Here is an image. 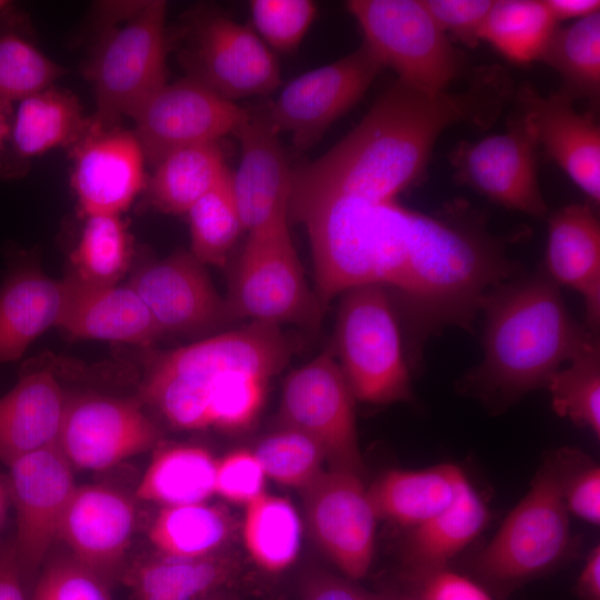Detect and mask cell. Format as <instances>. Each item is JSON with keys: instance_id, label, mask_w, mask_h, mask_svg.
Segmentation results:
<instances>
[{"instance_id": "6da1fadb", "label": "cell", "mask_w": 600, "mask_h": 600, "mask_svg": "<svg viewBox=\"0 0 600 600\" xmlns=\"http://www.w3.org/2000/svg\"><path fill=\"white\" fill-rule=\"evenodd\" d=\"M290 219L307 230L323 312L349 289L383 288L399 316L410 369L446 329L473 331L487 296L522 274L507 238L463 204L430 214L398 197L332 194L291 202Z\"/></svg>"}, {"instance_id": "7a4b0ae2", "label": "cell", "mask_w": 600, "mask_h": 600, "mask_svg": "<svg viewBox=\"0 0 600 600\" xmlns=\"http://www.w3.org/2000/svg\"><path fill=\"white\" fill-rule=\"evenodd\" d=\"M513 96L499 68L479 70L461 92H424L399 80L320 158L292 168L290 202L341 194L398 197L423 174L440 134L457 123L491 126Z\"/></svg>"}, {"instance_id": "3957f363", "label": "cell", "mask_w": 600, "mask_h": 600, "mask_svg": "<svg viewBox=\"0 0 600 600\" xmlns=\"http://www.w3.org/2000/svg\"><path fill=\"white\" fill-rule=\"evenodd\" d=\"M481 313L482 359L459 380V389L494 412L547 387L563 363L599 340L571 316L543 268L496 287Z\"/></svg>"}, {"instance_id": "277c9868", "label": "cell", "mask_w": 600, "mask_h": 600, "mask_svg": "<svg viewBox=\"0 0 600 600\" xmlns=\"http://www.w3.org/2000/svg\"><path fill=\"white\" fill-rule=\"evenodd\" d=\"M291 342L279 326L249 324L154 354L147 366L140 400L173 428H209L208 387L226 372L270 380L288 363Z\"/></svg>"}, {"instance_id": "5b68a950", "label": "cell", "mask_w": 600, "mask_h": 600, "mask_svg": "<svg viewBox=\"0 0 600 600\" xmlns=\"http://www.w3.org/2000/svg\"><path fill=\"white\" fill-rule=\"evenodd\" d=\"M584 453L561 448L544 456L531 487L474 559L476 572L502 590L556 568L571 547L563 484Z\"/></svg>"}, {"instance_id": "8992f818", "label": "cell", "mask_w": 600, "mask_h": 600, "mask_svg": "<svg viewBox=\"0 0 600 600\" xmlns=\"http://www.w3.org/2000/svg\"><path fill=\"white\" fill-rule=\"evenodd\" d=\"M331 351L356 401L413 399L401 323L383 288L361 286L340 296Z\"/></svg>"}, {"instance_id": "52a82bcc", "label": "cell", "mask_w": 600, "mask_h": 600, "mask_svg": "<svg viewBox=\"0 0 600 600\" xmlns=\"http://www.w3.org/2000/svg\"><path fill=\"white\" fill-rule=\"evenodd\" d=\"M166 11L164 1H143L119 26L103 32L87 70L97 121L119 124L122 117L133 119L168 83Z\"/></svg>"}, {"instance_id": "ba28073f", "label": "cell", "mask_w": 600, "mask_h": 600, "mask_svg": "<svg viewBox=\"0 0 600 600\" xmlns=\"http://www.w3.org/2000/svg\"><path fill=\"white\" fill-rule=\"evenodd\" d=\"M346 8L360 26L363 43L400 82L443 92L461 73L462 53L422 0H350Z\"/></svg>"}, {"instance_id": "9c48e42d", "label": "cell", "mask_w": 600, "mask_h": 600, "mask_svg": "<svg viewBox=\"0 0 600 600\" xmlns=\"http://www.w3.org/2000/svg\"><path fill=\"white\" fill-rule=\"evenodd\" d=\"M226 299L234 319L318 324L323 310L307 283L289 221L248 233Z\"/></svg>"}, {"instance_id": "30bf717a", "label": "cell", "mask_w": 600, "mask_h": 600, "mask_svg": "<svg viewBox=\"0 0 600 600\" xmlns=\"http://www.w3.org/2000/svg\"><path fill=\"white\" fill-rule=\"evenodd\" d=\"M188 22L179 50L187 77L233 102L280 86L279 63L252 27L216 11L196 13Z\"/></svg>"}, {"instance_id": "8fae6325", "label": "cell", "mask_w": 600, "mask_h": 600, "mask_svg": "<svg viewBox=\"0 0 600 600\" xmlns=\"http://www.w3.org/2000/svg\"><path fill=\"white\" fill-rule=\"evenodd\" d=\"M356 399L331 351L290 372L282 386L280 427L309 437L323 451L329 469L364 474Z\"/></svg>"}, {"instance_id": "7c38bea8", "label": "cell", "mask_w": 600, "mask_h": 600, "mask_svg": "<svg viewBox=\"0 0 600 600\" xmlns=\"http://www.w3.org/2000/svg\"><path fill=\"white\" fill-rule=\"evenodd\" d=\"M382 68L362 43L291 80L267 108L269 120L279 134L291 137L297 150H307L362 98Z\"/></svg>"}, {"instance_id": "4fadbf2b", "label": "cell", "mask_w": 600, "mask_h": 600, "mask_svg": "<svg viewBox=\"0 0 600 600\" xmlns=\"http://www.w3.org/2000/svg\"><path fill=\"white\" fill-rule=\"evenodd\" d=\"M250 110L186 77L167 83L133 117L146 162L156 166L186 147L220 142L234 134Z\"/></svg>"}, {"instance_id": "5bb4252c", "label": "cell", "mask_w": 600, "mask_h": 600, "mask_svg": "<svg viewBox=\"0 0 600 600\" xmlns=\"http://www.w3.org/2000/svg\"><path fill=\"white\" fill-rule=\"evenodd\" d=\"M362 479L328 468L300 491L312 539L350 580L366 577L371 567L379 520Z\"/></svg>"}, {"instance_id": "9a60e30c", "label": "cell", "mask_w": 600, "mask_h": 600, "mask_svg": "<svg viewBox=\"0 0 600 600\" xmlns=\"http://www.w3.org/2000/svg\"><path fill=\"white\" fill-rule=\"evenodd\" d=\"M159 439L139 398L91 394L67 401L57 444L73 469L106 471Z\"/></svg>"}, {"instance_id": "2e32d148", "label": "cell", "mask_w": 600, "mask_h": 600, "mask_svg": "<svg viewBox=\"0 0 600 600\" xmlns=\"http://www.w3.org/2000/svg\"><path fill=\"white\" fill-rule=\"evenodd\" d=\"M8 468L17 526L12 546L22 572L30 573L59 541L62 519L77 488L73 467L54 443L18 458Z\"/></svg>"}, {"instance_id": "e0dca14e", "label": "cell", "mask_w": 600, "mask_h": 600, "mask_svg": "<svg viewBox=\"0 0 600 600\" xmlns=\"http://www.w3.org/2000/svg\"><path fill=\"white\" fill-rule=\"evenodd\" d=\"M537 147L519 114L503 133L461 141L450 154L454 179L507 209L543 218L549 210L538 182Z\"/></svg>"}, {"instance_id": "ac0fdd59", "label": "cell", "mask_w": 600, "mask_h": 600, "mask_svg": "<svg viewBox=\"0 0 600 600\" xmlns=\"http://www.w3.org/2000/svg\"><path fill=\"white\" fill-rule=\"evenodd\" d=\"M128 284L139 294L163 334L214 330L234 317L206 269L190 251L141 266Z\"/></svg>"}, {"instance_id": "d6986e66", "label": "cell", "mask_w": 600, "mask_h": 600, "mask_svg": "<svg viewBox=\"0 0 600 600\" xmlns=\"http://www.w3.org/2000/svg\"><path fill=\"white\" fill-rule=\"evenodd\" d=\"M70 150L71 184L84 217L121 214L144 189L146 160L133 131L91 117Z\"/></svg>"}, {"instance_id": "ffe728a7", "label": "cell", "mask_w": 600, "mask_h": 600, "mask_svg": "<svg viewBox=\"0 0 600 600\" xmlns=\"http://www.w3.org/2000/svg\"><path fill=\"white\" fill-rule=\"evenodd\" d=\"M137 523L134 500L106 484L77 487L66 509L59 541L81 564L113 584L128 564Z\"/></svg>"}, {"instance_id": "44dd1931", "label": "cell", "mask_w": 600, "mask_h": 600, "mask_svg": "<svg viewBox=\"0 0 600 600\" xmlns=\"http://www.w3.org/2000/svg\"><path fill=\"white\" fill-rule=\"evenodd\" d=\"M234 136L241 157L231 187L244 231L289 221L292 168L267 109L250 111Z\"/></svg>"}, {"instance_id": "7402d4cb", "label": "cell", "mask_w": 600, "mask_h": 600, "mask_svg": "<svg viewBox=\"0 0 600 600\" xmlns=\"http://www.w3.org/2000/svg\"><path fill=\"white\" fill-rule=\"evenodd\" d=\"M521 117L537 146L596 204L600 201V128L579 113L562 92L540 94L532 84L517 91Z\"/></svg>"}, {"instance_id": "603a6c76", "label": "cell", "mask_w": 600, "mask_h": 600, "mask_svg": "<svg viewBox=\"0 0 600 600\" xmlns=\"http://www.w3.org/2000/svg\"><path fill=\"white\" fill-rule=\"evenodd\" d=\"M66 280L68 298L57 328L69 337L149 347L163 336L129 284L93 287L69 276Z\"/></svg>"}, {"instance_id": "cb8c5ba5", "label": "cell", "mask_w": 600, "mask_h": 600, "mask_svg": "<svg viewBox=\"0 0 600 600\" xmlns=\"http://www.w3.org/2000/svg\"><path fill=\"white\" fill-rule=\"evenodd\" d=\"M546 273L558 284L579 292L584 326L600 328V223L588 203L566 206L548 218Z\"/></svg>"}, {"instance_id": "d4e9b609", "label": "cell", "mask_w": 600, "mask_h": 600, "mask_svg": "<svg viewBox=\"0 0 600 600\" xmlns=\"http://www.w3.org/2000/svg\"><path fill=\"white\" fill-rule=\"evenodd\" d=\"M91 118L84 116L78 98L51 86L18 103L10 136L0 152V177H22L31 160L58 148H71L87 131Z\"/></svg>"}, {"instance_id": "484cf974", "label": "cell", "mask_w": 600, "mask_h": 600, "mask_svg": "<svg viewBox=\"0 0 600 600\" xmlns=\"http://www.w3.org/2000/svg\"><path fill=\"white\" fill-rule=\"evenodd\" d=\"M68 399L50 368L24 371L0 398V461L57 443Z\"/></svg>"}, {"instance_id": "4316f807", "label": "cell", "mask_w": 600, "mask_h": 600, "mask_svg": "<svg viewBox=\"0 0 600 600\" xmlns=\"http://www.w3.org/2000/svg\"><path fill=\"white\" fill-rule=\"evenodd\" d=\"M239 571L228 551L193 559L153 551L128 563L120 581L131 600H206L229 587Z\"/></svg>"}, {"instance_id": "83f0119b", "label": "cell", "mask_w": 600, "mask_h": 600, "mask_svg": "<svg viewBox=\"0 0 600 600\" xmlns=\"http://www.w3.org/2000/svg\"><path fill=\"white\" fill-rule=\"evenodd\" d=\"M68 298V282L31 266L13 270L0 289V363L16 361L44 331L57 327Z\"/></svg>"}, {"instance_id": "f1b7e54d", "label": "cell", "mask_w": 600, "mask_h": 600, "mask_svg": "<svg viewBox=\"0 0 600 600\" xmlns=\"http://www.w3.org/2000/svg\"><path fill=\"white\" fill-rule=\"evenodd\" d=\"M468 482L463 471L451 463L392 469L368 488V494L378 519L414 528L449 507Z\"/></svg>"}, {"instance_id": "f546056e", "label": "cell", "mask_w": 600, "mask_h": 600, "mask_svg": "<svg viewBox=\"0 0 600 600\" xmlns=\"http://www.w3.org/2000/svg\"><path fill=\"white\" fill-rule=\"evenodd\" d=\"M489 516L486 503L468 482L449 507L411 528L404 547L410 577L446 569L484 529Z\"/></svg>"}, {"instance_id": "4dcf8cb0", "label": "cell", "mask_w": 600, "mask_h": 600, "mask_svg": "<svg viewBox=\"0 0 600 600\" xmlns=\"http://www.w3.org/2000/svg\"><path fill=\"white\" fill-rule=\"evenodd\" d=\"M217 459L196 444H172L154 451L134 497L160 507L207 502L214 494Z\"/></svg>"}, {"instance_id": "1f68e13d", "label": "cell", "mask_w": 600, "mask_h": 600, "mask_svg": "<svg viewBox=\"0 0 600 600\" xmlns=\"http://www.w3.org/2000/svg\"><path fill=\"white\" fill-rule=\"evenodd\" d=\"M228 170L220 142L178 149L154 166L144 187L147 200L159 211L187 213Z\"/></svg>"}, {"instance_id": "d6a6232c", "label": "cell", "mask_w": 600, "mask_h": 600, "mask_svg": "<svg viewBox=\"0 0 600 600\" xmlns=\"http://www.w3.org/2000/svg\"><path fill=\"white\" fill-rule=\"evenodd\" d=\"M236 531L229 511L208 502L160 507L148 528L154 552L176 558H202L222 551Z\"/></svg>"}, {"instance_id": "836d02e7", "label": "cell", "mask_w": 600, "mask_h": 600, "mask_svg": "<svg viewBox=\"0 0 600 600\" xmlns=\"http://www.w3.org/2000/svg\"><path fill=\"white\" fill-rule=\"evenodd\" d=\"M244 507L242 539L253 563L268 573L289 569L299 556L302 536L292 502L264 491Z\"/></svg>"}, {"instance_id": "e575fe53", "label": "cell", "mask_w": 600, "mask_h": 600, "mask_svg": "<svg viewBox=\"0 0 600 600\" xmlns=\"http://www.w3.org/2000/svg\"><path fill=\"white\" fill-rule=\"evenodd\" d=\"M540 61L561 77L560 90L572 101L584 98L592 103L600 93V12L556 28Z\"/></svg>"}, {"instance_id": "d590c367", "label": "cell", "mask_w": 600, "mask_h": 600, "mask_svg": "<svg viewBox=\"0 0 600 600\" xmlns=\"http://www.w3.org/2000/svg\"><path fill=\"white\" fill-rule=\"evenodd\" d=\"M133 253L132 237L121 214L86 216L80 238L70 254V278L79 283L118 284Z\"/></svg>"}, {"instance_id": "8d00e7d4", "label": "cell", "mask_w": 600, "mask_h": 600, "mask_svg": "<svg viewBox=\"0 0 600 600\" xmlns=\"http://www.w3.org/2000/svg\"><path fill=\"white\" fill-rule=\"evenodd\" d=\"M557 22L544 1L498 0L483 23L480 41L514 63L540 60Z\"/></svg>"}, {"instance_id": "74e56055", "label": "cell", "mask_w": 600, "mask_h": 600, "mask_svg": "<svg viewBox=\"0 0 600 600\" xmlns=\"http://www.w3.org/2000/svg\"><path fill=\"white\" fill-rule=\"evenodd\" d=\"M187 214L190 252L202 264L224 266L231 249L244 231L232 193L230 169Z\"/></svg>"}, {"instance_id": "f35d334b", "label": "cell", "mask_w": 600, "mask_h": 600, "mask_svg": "<svg viewBox=\"0 0 600 600\" xmlns=\"http://www.w3.org/2000/svg\"><path fill=\"white\" fill-rule=\"evenodd\" d=\"M547 388L554 412L600 436V343H591L564 369L558 370Z\"/></svg>"}, {"instance_id": "ab89813d", "label": "cell", "mask_w": 600, "mask_h": 600, "mask_svg": "<svg viewBox=\"0 0 600 600\" xmlns=\"http://www.w3.org/2000/svg\"><path fill=\"white\" fill-rule=\"evenodd\" d=\"M66 73L17 29H0V101L11 103L40 92Z\"/></svg>"}, {"instance_id": "60d3db41", "label": "cell", "mask_w": 600, "mask_h": 600, "mask_svg": "<svg viewBox=\"0 0 600 600\" xmlns=\"http://www.w3.org/2000/svg\"><path fill=\"white\" fill-rule=\"evenodd\" d=\"M267 478L302 491L322 472L326 458L309 437L291 428L280 429L263 438L253 450Z\"/></svg>"}, {"instance_id": "b9f144b4", "label": "cell", "mask_w": 600, "mask_h": 600, "mask_svg": "<svg viewBox=\"0 0 600 600\" xmlns=\"http://www.w3.org/2000/svg\"><path fill=\"white\" fill-rule=\"evenodd\" d=\"M268 380L244 372H226L208 388L209 428L238 430L258 416Z\"/></svg>"}, {"instance_id": "7bdbcfd3", "label": "cell", "mask_w": 600, "mask_h": 600, "mask_svg": "<svg viewBox=\"0 0 600 600\" xmlns=\"http://www.w3.org/2000/svg\"><path fill=\"white\" fill-rule=\"evenodd\" d=\"M249 9L256 33L271 50L283 53L300 46L317 16L311 0H252Z\"/></svg>"}, {"instance_id": "ee69618b", "label": "cell", "mask_w": 600, "mask_h": 600, "mask_svg": "<svg viewBox=\"0 0 600 600\" xmlns=\"http://www.w3.org/2000/svg\"><path fill=\"white\" fill-rule=\"evenodd\" d=\"M111 586L68 553L46 563L31 600H113Z\"/></svg>"}, {"instance_id": "f6af8a7d", "label": "cell", "mask_w": 600, "mask_h": 600, "mask_svg": "<svg viewBox=\"0 0 600 600\" xmlns=\"http://www.w3.org/2000/svg\"><path fill=\"white\" fill-rule=\"evenodd\" d=\"M266 473L254 451L239 449L217 459L214 494L234 504H248L264 492Z\"/></svg>"}, {"instance_id": "bcb514c9", "label": "cell", "mask_w": 600, "mask_h": 600, "mask_svg": "<svg viewBox=\"0 0 600 600\" xmlns=\"http://www.w3.org/2000/svg\"><path fill=\"white\" fill-rule=\"evenodd\" d=\"M423 4L450 38L468 47L480 41L486 18L492 0H422Z\"/></svg>"}, {"instance_id": "7dc6e473", "label": "cell", "mask_w": 600, "mask_h": 600, "mask_svg": "<svg viewBox=\"0 0 600 600\" xmlns=\"http://www.w3.org/2000/svg\"><path fill=\"white\" fill-rule=\"evenodd\" d=\"M568 512L592 523H600V468L584 454L563 484Z\"/></svg>"}, {"instance_id": "c3c4849f", "label": "cell", "mask_w": 600, "mask_h": 600, "mask_svg": "<svg viewBox=\"0 0 600 600\" xmlns=\"http://www.w3.org/2000/svg\"><path fill=\"white\" fill-rule=\"evenodd\" d=\"M300 600H401V597L368 591L348 578L318 571L303 578Z\"/></svg>"}, {"instance_id": "681fc988", "label": "cell", "mask_w": 600, "mask_h": 600, "mask_svg": "<svg viewBox=\"0 0 600 600\" xmlns=\"http://www.w3.org/2000/svg\"><path fill=\"white\" fill-rule=\"evenodd\" d=\"M413 580L418 586L417 594L424 600H493L479 584L447 568Z\"/></svg>"}, {"instance_id": "f907efd6", "label": "cell", "mask_w": 600, "mask_h": 600, "mask_svg": "<svg viewBox=\"0 0 600 600\" xmlns=\"http://www.w3.org/2000/svg\"><path fill=\"white\" fill-rule=\"evenodd\" d=\"M13 546L0 547V600H27Z\"/></svg>"}, {"instance_id": "816d5d0a", "label": "cell", "mask_w": 600, "mask_h": 600, "mask_svg": "<svg viewBox=\"0 0 600 600\" xmlns=\"http://www.w3.org/2000/svg\"><path fill=\"white\" fill-rule=\"evenodd\" d=\"M552 18L558 23L566 20H580L598 13V0H543Z\"/></svg>"}, {"instance_id": "f5cc1de1", "label": "cell", "mask_w": 600, "mask_h": 600, "mask_svg": "<svg viewBox=\"0 0 600 600\" xmlns=\"http://www.w3.org/2000/svg\"><path fill=\"white\" fill-rule=\"evenodd\" d=\"M577 592L581 600H600V548L596 546L587 557L578 577Z\"/></svg>"}, {"instance_id": "db71d44e", "label": "cell", "mask_w": 600, "mask_h": 600, "mask_svg": "<svg viewBox=\"0 0 600 600\" xmlns=\"http://www.w3.org/2000/svg\"><path fill=\"white\" fill-rule=\"evenodd\" d=\"M13 113L14 110L11 103L0 101V152L2 151L10 136Z\"/></svg>"}, {"instance_id": "11a10c76", "label": "cell", "mask_w": 600, "mask_h": 600, "mask_svg": "<svg viewBox=\"0 0 600 600\" xmlns=\"http://www.w3.org/2000/svg\"><path fill=\"white\" fill-rule=\"evenodd\" d=\"M11 506L10 489L7 474L0 473V533L4 527L9 507Z\"/></svg>"}, {"instance_id": "9f6ffc18", "label": "cell", "mask_w": 600, "mask_h": 600, "mask_svg": "<svg viewBox=\"0 0 600 600\" xmlns=\"http://www.w3.org/2000/svg\"><path fill=\"white\" fill-rule=\"evenodd\" d=\"M206 600H236V599L230 597L228 593H226L224 590H222L220 592H217V593L210 596Z\"/></svg>"}, {"instance_id": "6f0895ef", "label": "cell", "mask_w": 600, "mask_h": 600, "mask_svg": "<svg viewBox=\"0 0 600 600\" xmlns=\"http://www.w3.org/2000/svg\"><path fill=\"white\" fill-rule=\"evenodd\" d=\"M401 600H424L422 599L420 596H418L417 593L414 596H410V597H401Z\"/></svg>"}, {"instance_id": "680465c9", "label": "cell", "mask_w": 600, "mask_h": 600, "mask_svg": "<svg viewBox=\"0 0 600 600\" xmlns=\"http://www.w3.org/2000/svg\"><path fill=\"white\" fill-rule=\"evenodd\" d=\"M7 3V1L0 0V12L8 6Z\"/></svg>"}]
</instances>
